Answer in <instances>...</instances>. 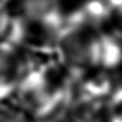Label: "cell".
Instances as JSON below:
<instances>
[{
  "label": "cell",
  "instance_id": "cell-1",
  "mask_svg": "<svg viewBox=\"0 0 122 122\" xmlns=\"http://www.w3.org/2000/svg\"><path fill=\"white\" fill-rule=\"evenodd\" d=\"M72 77L50 61L25 63V70L11 97L14 107L35 122H41L61 115L64 110Z\"/></svg>",
  "mask_w": 122,
  "mask_h": 122
},
{
  "label": "cell",
  "instance_id": "cell-2",
  "mask_svg": "<svg viewBox=\"0 0 122 122\" xmlns=\"http://www.w3.org/2000/svg\"><path fill=\"white\" fill-rule=\"evenodd\" d=\"M102 30L64 21L55 55L57 62L71 77L97 66L98 41Z\"/></svg>",
  "mask_w": 122,
  "mask_h": 122
},
{
  "label": "cell",
  "instance_id": "cell-3",
  "mask_svg": "<svg viewBox=\"0 0 122 122\" xmlns=\"http://www.w3.org/2000/svg\"><path fill=\"white\" fill-rule=\"evenodd\" d=\"M106 102L78 89L70 88L65 104V116L69 122H104Z\"/></svg>",
  "mask_w": 122,
  "mask_h": 122
},
{
  "label": "cell",
  "instance_id": "cell-4",
  "mask_svg": "<svg viewBox=\"0 0 122 122\" xmlns=\"http://www.w3.org/2000/svg\"><path fill=\"white\" fill-rule=\"evenodd\" d=\"M24 70V56L7 41H0V103L11 100Z\"/></svg>",
  "mask_w": 122,
  "mask_h": 122
},
{
  "label": "cell",
  "instance_id": "cell-5",
  "mask_svg": "<svg viewBox=\"0 0 122 122\" xmlns=\"http://www.w3.org/2000/svg\"><path fill=\"white\" fill-rule=\"evenodd\" d=\"M116 71L101 68L85 70L72 77L71 86L102 100H108L114 90L121 85L117 82Z\"/></svg>",
  "mask_w": 122,
  "mask_h": 122
},
{
  "label": "cell",
  "instance_id": "cell-6",
  "mask_svg": "<svg viewBox=\"0 0 122 122\" xmlns=\"http://www.w3.org/2000/svg\"><path fill=\"white\" fill-rule=\"evenodd\" d=\"M106 30L122 41V0H109Z\"/></svg>",
  "mask_w": 122,
  "mask_h": 122
},
{
  "label": "cell",
  "instance_id": "cell-7",
  "mask_svg": "<svg viewBox=\"0 0 122 122\" xmlns=\"http://www.w3.org/2000/svg\"><path fill=\"white\" fill-rule=\"evenodd\" d=\"M104 122H122V84L114 90L106 102Z\"/></svg>",
  "mask_w": 122,
  "mask_h": 122
},
{
  "label": "cell",
  "instance_id": "cell-8",
  "mask_svg": "<svg viewBox=\"0 0 122 122\" xmlns=\"http://www.w3.org/2000/svg\"><path fill=\"white\" fill-rule=\"evenodd\" d=\"M13 18L14 14L8 5L4 0H0V41H6L13 24Z\"/></svg>",
  "mask_w": 122,
  "mask_h": 122
},
{
  "label": "cell",
  "instance_id": "cell-9",
  "mask_svg": "<svg viewBox=\"0 0 122 122\" xmlns=\"http://www.w3.org/2000/svg\"><path fill=\"white\" fill-rule=\"evenodd\" d=\"M0 122H35L14 106H0Z\"/></svg>",
  "mask_w": 122,
  "mask_h": 122
},
{
  "label": "cell",
  "instance_id": "cell-10",
  "mask_svg": "<svg viewBox=\"0 0 122 122\" xmlns=\"http://www.w3.org/2000/svg\"><path fill=\"white\" fill-rule=\"evenodd\" d=\"M121 68H122V62H121Z\"/></svg>",
  "mask_w": 122,
  "mask_h": 122
}]
</instances>
